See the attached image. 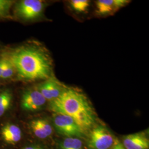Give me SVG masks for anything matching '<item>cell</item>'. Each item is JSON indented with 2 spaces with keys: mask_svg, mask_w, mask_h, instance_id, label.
Segmentation results:
<instances>
[{
  "mask_svg": "<svg viewBox=\"0 0 149 149\" xmlns=\"http://www.w3.org/2000/svg\"><path fill=\"white\" fill-rule=\"evenodd\" d=\"M113 149H125L124 146H123L122 143H120L118 140H116L114 143V145L113 147Z\"/></svg>",
  "mask_w": 149,
  "mask_h": 149,
  "instance_id": "d6986e66",
  "label": "cell"
},
{
  "mask_svg": "<svg viewBox=\"0 0 149 149\" xmlns=\"http://www.w3.org/2000/svg\"><path fill=\"white\" fill-rule=\"evenodd\" d=\"M46 99L38 90L37 87L25 91L22 96L21 107L27 111H37L45 106Z\"/></svg>",
  "mask_w": 149,
  "mask_h": 149,
  "instance_id": "8992f818",
  "label": "cell"
},
{
  "mask_svg": "<svg viewBox=\"0 0 149 149\" xmlns=\"http://www.w3.org/2000/svg\"><path fill=\"white\" fill-rule=\"evenodd\" d=\"M30 127L36 136L39 139L47 138L53 133V128L45 119L39 118L32 120Z\"/></svg>",
  "mask_w": 149,
  "mask_h": 149,
  "instance_id": "9c48e42d",
  "label": "cell"
},
{
  "mask_svg": "<svg viewBox=\"0 0 149 149\" xmlns=\"http://www.w3.org/2000/svg\"><path fill=\"white\" fill-rule=\"evenodd\" d=\"M6 62V55L3 56L0 58V78L2 74V70L3 69V68L5 66V64Z\"/></svg>",
  "mask_w": 149,
  "mask_h": 149,
  "instance_id": "ac0fdd59",
  "label": "cell"
},
{
  "mask_svg": "<svg viewBox=\"0 0 149 149\" xmlns=\"http://www.w3.org/2000/svg\"><path fill=\"white\" fill-rule=\"evenodd\" d=\"M12 100L11 91L5 90L0 93V117L5 114L11 106Z\"/></svg>",
  "mask_w": 149,
  "mask_h": 149,
  "instance_id": "7c38bea8",
  "label": "cell"
},
{
  "mask_svg": "<svg viewBox=\"0 0 149 149\" xmlns=\"http://www.w3.org/2000/svg\"><path fill=\"white\" fill-rule=\"evenodd\" d=\"M65 86L54 77L43 81L37 86V88L47 101L52 102L58 98L63 92Z\"/></svg>",
  "mask_w": 149,
  "mask_h": 149,
  "instance_id": "52a82bcc",
  "label": "cell"
},
{
  "mask_svg": "<svg viewBox=\"0 0 149 149\" xmlns=\"http://www.w3.org/2000/svg\"><path fill=\"white\" fill-rule=\"evenodd\" d=\"M13 1L0 0V19L11 18L10 10L13 3Z\"/></svg>",
  "mask_w": 149,
  "mask_h": 149,
  "instance_id": "9a60e30c",
  "label": "cell"
},
{
  "mask_svg": "<svg viewBox=\"0 0 149 149\" xmlns=\"http://www.w3.org/2000/svg\"><path fill=\"white\" fill-rule=\"evenodd\" d=\"M61 149H82V143L79 139L67 138L60 144Z\"/></svg>",
  "mask_w": 149,
  "mask_h": 149,
  "instance_id": "4fadbf2b",
  "label": "cell"
},
{
  "mask_svg": "<svg viewBox=\"0 0 149 149\" xmlns=\"http://www.w3.org/2000/svg\"><path fill=\"white\" fill-rule=\"evenodd\" d=\"M114 143L111 132L104 127L98 126L91 132L89 147L92 149H109Z\"/></svg>",
  "mask_w": 149,
  "mask_h": 149,
  "instance_id": "5b68a950",
  "label": "cell"
},
{
  "mask_svg": "<svg viewBox=\"0 0 149 149\" xmlns=\"http://www.w3.org/2000/svg\"><path fill=\"white\" fill-rule=\"evenodd\" d=\"M1 135L6 143L15 144L21 139V130L15 124H7L2 129Z\"/></svg>",
  "mask_w": 149,
  "mask_h": 149,
  "instance_id": "30bf717a",
  "label": "cell"
},
{
  "mask_svg": "<svg viewBox=\"0 0 149 149\" xmlns=\"http://www.w3.org/2000/svg\"><path fill=\"white\" fill-rule=\"evenodd\" d=\"M115 0H98L96 2V13L100 16L112 15L117 11Z\"/></svg>",
  "mask_w": 149,
  "mask_h": 149,
  "instance_id": "8fae6325",
  "label": "cell"
},
{
  "mask_svg": "<svg viewBox=\"0 0 149 149\" xmlns=\"http://www.w3.org/2000/svg\"><path fill=\"white\" fill-rule=\"evenodd\" d=\"M129 2L130 1L126 0H115V5L117 10H119L123 7H124L126 5H127Z\"/></svg>",
  "mask_w": 149,
  "mask_h": 149,
  "instance_id": "e0dca14e",
  "label": "cell"
},
{
  "mask_svg": "<svg viewBox=\"0 0 149 149\" xmlns=\"http://www.w3.org/2000/svg\"><path fill=\"white\" fill-rule=\"evenodd\" d=\"M50 109L54 113L73 118L84 131L96 122V114L85 95L79 90L66 86L58 98L50 102Z\"/></svg>",
  "mask_w": 149,
  "mask_h": 149,
  "instance_id": "7a4b0ae2",
  "label": "cell"
},
{
  "mask_svg": "<svg viewBox=\"0 0 149 149\" xmlns=\"http://www.w3.org/2000/svg\"><path fill=\"white\" fill-rule=\"evenodd\" d=\"M6 55L19 80L44 81L54 76L52 57L47 48L39 42H27Z\"/></svg>",
  "mask_w": 149,
  "mask_h": 149,
  "instance_id": "6da1fadb",
  "label": "cell"
},
{
  "mask_svg": "<svg viewBox=\"0 0 149 149\" xmlns=\"http://www.w3.org/2000/svg\"><path fill=\"white\" fill-rule=\"evenodd\" d=\"M44 2L40 0H22L16 3L15 8L16 16L25 21H32L43 15Z\"/></svg>",
  "mask_w": 149,
  "mask_h": 149,
  "instance_id": "3957f363",
  "label": "cell"
},
{
  "mask_svg": "<svg viewBox=\"0 0 149 149\" xmlns=\"http://www.w3.org/2000/svg\"><path fill=\"white\" fill-rule=\"evenodd\" d=\"M123 146L125 149H148L149 139L143 133L129 134L124 137Z\"/></svg>",
  "mask_w": 149,
  "mask_h": 149,
  "instance_id": "ba28073f",
  "label": "cell"
},
{
  "mask_svg": "<svg viewBox=\"0 0 149 149\" xmlns=\"http://www.w3.org/2000/svg\"><path fill=\"white\" fill-rule=\"evenodd\" d=\"M15 70L13 64H12L11 61L8 58L7 55L6 54V62L5 66L2 70L1 78L2 79H8L12 77L15 73Z\"/></svg>",
  "mask_w": 149,
  "mask_h": 149,
  "instance_id": "2e32d148",
  "label": "cell"
},
{
  "mask_svg": "<svg viewBox=\"0 0 149 149\" xmlns=\"http://www.w3.org/2000/svg\"><path fill=\"white\" fill-rule=\"evenodd\" d=\"M53 123L55 128L59 133L67 136L68 138L80 137L84 133V130L74 119L68 116L55 113Z\"/></svg>",
  "mask_w": 149,
  "mask_h": 149,
  "instance_id": "277c9868",
  "label": "cell"
},
{
  "mask_svg": "<svg viewBox=\"0 0 149 149\" xmlns=\"http://www.w3.org/2000/svg\"><path fill=\"white\" fill-rule=\"evenodd\" d=\"M23 149H43L41 148H39V147H37V146H28V147H26Z\"/></svg>",
  "mask_w": 149,
  "mask_h": 149,
  "instance_id": "ffe728a7",
  "label": "cell"
},
{
  "mask_svg": "<svg viewBox=\"0 0 149 149\" xmlns=\"http://www.w3.org/2000/svg\"><path fill=\"white\" fill-rule=\"evenodd\" d=\"M69 3L73 10L79 13H83L88 9L90 1L88 0H72L70 1Z\"/></svg>",
  "mask_w": 149,
  "mask_h": 149,
  "instance_id": "5bb4252c",
  "label": "cell"
}]
</instances>
